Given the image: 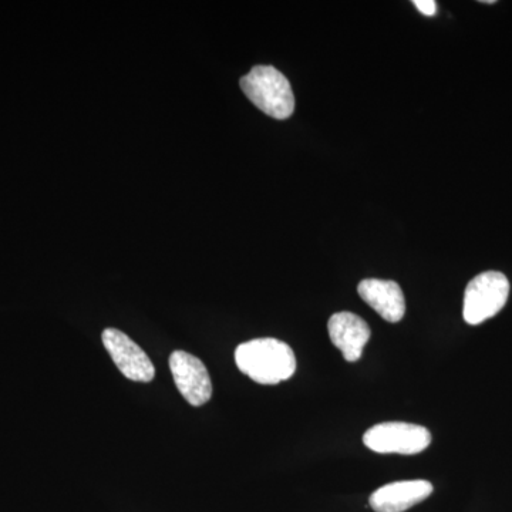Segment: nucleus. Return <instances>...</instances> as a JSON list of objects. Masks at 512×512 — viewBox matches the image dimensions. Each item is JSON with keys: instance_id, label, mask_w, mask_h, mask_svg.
<instances>
[{"instance_id": "f03ea898", "label": "nucleus", "mask_w": 512, "mask_h": 512, "mask_svg": "<svg viewBox=\"0 0 512 512\" xmlns=\"http://www.w3.org/2000/svg\"><path fill=\"white\" fill-rule=\"evenodd\" d=\"M241 87L249 101L276 120L289 119L295 110L291 83L275 67H254L242 77Z\"/></svg>"}, {"instance_id": "1a4fd4ad", "label": "nucleus", "mask_w": 512, "mask_h": 512, "mask_svg": "<svg viewBox=\"0 0 512 512\" xmlns=\"http://www.w3.org/2000/svg\"><path fill=\"white\" fill-rule=\"evenodd\" d=\"M360 298L375 309L384 320L397 323L406 313V301L402 288L394 281L365 279L357 286Z\"/></svg>"}, {"instance_id": "6e6552de", "label": "nucleus", "mask_w": 512, "mask_h": 512, "mask_svg": "<svg viewBox=\"0 0 512 512\" xmlns=\"http://www.w3.org/2000/svg\"><path fill=\"white\" fill-rule=\"evenodd\" d=\"M328 330L333 345L350 363L357 362L362 357L372 335L365 320L352 312L335 313L329 319Z\"/></svg>"}, {"instance_id": "0eeeda50", "label": "nucleus", "mask_w": 512, "mask_h": 512, "mask_svg": "<svg viewBox=\"0 0 512 512\" xmlns=\"http://www.w3.org/2000/svg\"><path fill=\"white\" fill-rule=\"evenodd\" d=\"M433 491L430 481H396L370 495L369 504L376 512H404L429 498Z\"/></svg>"}, {"instance_id": "9d476101", "label": "nucleus", "mask_w": 512, "mask_h": 512, "mask_svg": "<svg viewBox=\"0 0 512 512\" xmlns=\"http://www.w3.org/2000/svg\"><path fill=\"white\" fill-rule=\"evenodd\" d=\"M413 5L420 10L423 15L434 16L437 12V3L434 0H414Z\"/></svg>"}, {"instance_id": "20e7f679", "label": "nucleus", "mask_w": 512, "mask_h": 512, "mask_svg": "<svg viewBox=\"0 0 512 512\" xmlns=\"http://www.w3.org/2000/svg\"><path fill=\"white\" fill-rule=\"evenodd\" d=\"M363 443L375 453L413 456L430 446L431 434L419 424L386 421L370 427L363 436Z\"/></svg>"}, {"instance_id": "39448f33", "label": "nucleus", "mask_w": 512, "mask_h": 512, "mask_svg": "<svg viewBox=\"0 0 512 512\" xmlns=\"http://www.w3.org/2000/svg\"><path fill=\"white\" fill-rule=\"evenodd\" d=\"M101 338L111 359L127 379L143 383L154 379L156 369L150 357L127 335L117 329H106Z\"/></svg>"}, {"instance_id": "423d86ee", "label": "nucleus", "mask_w": 512, "mask_h": 512, "mask_svg": "<svg viewBox=\"0 0 512 512\" xmlns=\"http://www.w3.org/2000/svg\"><path fill=\"white\" fill-rule=\"evenodd\" d=\"M170 369L177 389L191 406H202L211 399V377L198 357L177 350L170 357Z\"/></svg>"}, {"instance_id": "f257e3e1", "label": "nucleus", "mask_w": 512, "mask_h": 512, "mask_svg": "<svg viewBox=\"0 0 512 512\" xmlns=\"http://www.w3.org/2000/svg\"><path fill=\"white\" fill-rule=\"evenodd\" d=\"M235 363L259 384H278L296 372V357L288 343L274 338L254 339L235 350Z\"/></svg>"}, {"instance_id": "7ed1b4c3", "label": "nucleus", "mask_w": 512, "mask_h": 512, "mask_svg": "<svg viewBox=\"0 0 512 512\" xmlns=\"http://www.w3.org/2000/svg\"><path fill=\"white\" fill-rule=\"evenodd\" d=\"M510 282L497 271L483 272L467 285L464 293L463 318L468 325H480L494 318L507 303Z\"/></svg>"}]
</instances>
